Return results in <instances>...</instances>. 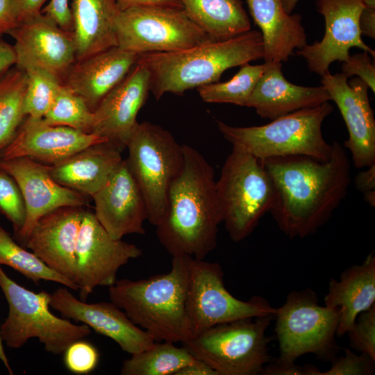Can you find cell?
Returning a JSON list of instances; mask_svg holds the SVG:
<instances>
[{
	"mask_svg": "<svg viewBox=\"0 0 375 375\" xmlns=\"http://www.w3.org/2000/svg\"><path fill=\"white\" fill-rule=\"evenodd\" d=\"M41 12L52 19L62 29L73 33V19L69 0H50Z\"/></svg>",
	"mask_w": 375,
	"mask_h": 375,
	"instance_id": "cell-41",
	"label": "cell"
},
{
	"mask_svg": "<svg viewBox=\"0 0 375 375\" xmlns=\"http://www.w3.org/2000/svg\"><path fill=\"white\" fill-rule=\"evenodd\" d=\"M19 23L15 0H0V37L8 34Z\"/></svg>",
	"mask_w": 375,
	"mask_h": 375,
	"instance_id": "cell-44",
	"label": "cell"
},
{
	"mask_svg": "<svg viewBox=\"0 0 375 375\" xmlns=\"http://www.w3.org/2000/svg\"><path fill=\"white\" fill-rule=\"evenodd\" d=\"M0 288L8 305V313L0 326L3 342L11 349L22 347L37 338L52 354H63L74 342L84 339L91 328L54 315L49 310L51 294L34 292L11 279L0 265Z\"/></svg>",
	"mask_w": 375,
	"mask_h": 375,
	"instance_id": "cell-7",
	"label": "cell"
},
{
	"mask_svg": "<svg viewBox=\"0 0 375 375\" xmlns=\"http://www.w3.org/2000/svg\"><path fill=\"white\" fill-rule=\"evenodd\" d=\"M139 54L114 47L76 60L62 82L94 112L102 99L128 74Z\"/></svg>",
	"mask_w": 375,
	"mask_h": 375,
	"instance_id": "cell-23",
	"label": "cell"
},
{
	"mask_svg": "<svg viewBox=\"0 0 375 375\" xmlns=\"http://www.w3.org/2000/svg\"><path fill=\"white\" fill-rule=\"evenodd\" d=\"M217 206L230 238L240 242L250 235L269 212L275 190L262 162L233 146L215 183Z\"/></svg>",
	"mask_w": 375,
	"mask_h": 375,
	"instance_id": "cell-6",
	"label": "cell"
},
{
	"mask_svg": "<svg viewBox=\"0 0 375 375\" xmlns=\"http://www.w3.org/2000/svg\"><path fill=\"white\" fill-rule=\"evenodd\" d=\"M188 16L214 40H226L251 30L242 0H180Z\"/></svg>",
	"mask_w": 375,
	"mask_h": 375,
	"instance_id": "cell-29",
	"label": "cell"
},
{
	"mask_svg": "<svg viewBox=\"0 0 375 375\" xmlns=\"http://www.w3.org/2000/svg\"><path fill=\"white\" fill-rule=\"evenodd\" d=\"M85 208L63 206L42 216L24 247L51 269L78 287L75 249Z\"/></svg>",
	"mask_w": 375,
	"mask_h": 375,
	"instance_id": "cell-20",
	"label": "cell"
},
{
	"mask_svg": "<svg viewBox=\"0 0 375 375\" xmlns=\"http://www.w3.org/2000/svg\"><path fill=\"white\" fill-rule=\"evenodd\" d=\"M261 33L249 30L226 40H209L185 49L139 54L149 74L150 92L157 99L219 82L229 68L263 58Z\"/></svg>",
	"mask_w": 375,
	"mask_h": 375,
	"instance_id": "cell-3",
	"label": "cell"
},
{
	"mask_svg": "<svg viewBox=\"0 0 375 375\" xmlns=\"http://www.w3.org/2000/svg\"><path fill=\"white\" fill-rule=\"evenodd\" d=\"M174 375H219L205 361L194 358L190 363L179 369Z\"/></svg>",
	"mask_w": 375,
	"mask_h": 375,
	"instance_id": "cell-47",
	"label": "cell"
},
{
	"mask_svg": "<svg viewBox=\"0 0 375 375\" xmlns=\"http://www.w3.org/2000/svg\"><path fill=\"white\" fill-rule=\"evenodd\" d=\"M326 161L306 156L261 160L275 190L270 210L278 227L290 238L315 233L344 199L351 183V165L344 147L334 142Z\"/></svg>",
	"mask_w": 375,
	"mask_h": 375,
	"instance_id": "cell-1",
	"label": "cell"
},
{
	"mask_svg": "<svg viewBox=\"0 0 375 375\" xmlns=\"http://www.w3.org/2000/svg\"><path fill=\"white\" fill-rule=\"evenodd\" d=\"M358 172L355 178L356 188L363 194L365 201L371 206H375V164Z\"/></svg>",
	"mask_w": 375,
	"mask_h": 375,
	"instance_id": "cell-43",
	"label": "cell"
},
{
	"mask_svg": "<svg viewBox=\"0 0 375 375\" xmlns=\"http://www.w3.org/2000/svg\"><path fill=\"white\" fill-rule=\"evenodd\" d=\"M342 73L348 78L356 76L362 79L374 92L375 91V65L372 57L365 51L362 53L349 55L348 58L342 62Z\"/></svg>",
	"mask_w": 375,
	"mask_h": 375,
	"instance_id": "cell-40",
	"label": "cell"
},
{
	"mask_svg": "<svg viewBox=\"0 0 375 375\" xmlns=\"http://www.w3.org/2000/svg\"><path fill=\"white\" fill-rule=\"evenodd\" d=\"M375 302V256L369 254L360 265L345 269L339 280L331 278L324 298L325 306L339 309L336 335L351 328L358 315Z\"/></svg>",
	"mask_w": 375,
	"mask_h": 375,
	"instance_id": "cell-27",
	"label": "cell"
},
{
	"mask_svg": "<svg viewBox=\"0 0 375 375\" xmlns=\"http://www.w3.org/2000/svg\"><path fill=\"white\" fill-rule=\"evenodd\" d=\"M339 315L338 308L319 305L311 289L290 292L275 315L277 360L292 363L306 353L331 360L339 349L335 340Z\"/></svg>",
	"mask_w": 375,
	"mask_h": 375,
	"instance_id": "cell-10",
	"label": "cell"
},
{
	"mask_svg": "<svg viewBox=\"0 0 375 375\" xmlns=\"http://www.w3.org/2000/svg\"><path fill=\"white\" fill-rule=\"evenodd\" d=\"M150 93L149 74L137 60L126 76L93 112L91 133L115 144L122 150L138 124L137 117Z\"/></svg>",
	"mask_w": 375,
	"mask_h": 375,
	"instance_id": "cell-19",
	"label": "cell"
},
{
	"mask_svg": "<svg viewBox=\"0 0 375 375\" xmlns=\"http://www.w3.org/2000/svg\"><path fill=\"white\" fill-rule=\"evenodd\" d=\"M276 310L260 296L247 301L235 298L224 286V272L219 263L192 258L186 312L192 337L219 324L275 315Z\"/></svg>",
	"mask_w": 375,
	"mask_h": 375,
	"instance_id": "cell-12",
	"label": "cell"
},
{
	"mask_svg": "<svg viewBox=\"0 0 375 375\" xmlns=\"http://www.w3.org/2000/svg\"><path fill=\"white\" fill-rule=\"evenodd\" d=\"M94 215L111 238L144 235L147 207L126 159L122 160L103 186L92 197Z\"/></svg>",
	"mask_w": 375,
	"mask_h": 375,
	"instance_id": "cell-21",
	"label": "cell"
},
{
	"mask_svg": "<svg viewBox=\"0 0 375 375\" xmlns=\"http://www.w3.org/2000/svg\"><path fill=\"white\" fill-rule=\"evenodd\" d=\"M16 56L13 46L0 37V78L15 65Z\"/></svg>",
	"mask_w": 375,
	"mask_h": 375,
	"instance_id": "cell-48",
	"label": "cell"
},
{
	"mask_svg": "<svg viewBox=\"0 0 375 375\" xmlns=\"http://www.w3.org/2000/svg\"><path fill=\"white\" fill-rule=\"evenodd\" d=\"M0 212L11 222L15 235H17L26 219L25 203L15 181L1 169Z\"/></svg>",
	"mask_w": 375,
	"mask_h": 375,
	"instance_id": "cell-36",
	"label": "cell"
},
{
	"mask_svg": "<svg viewBox=\"0 0 375 375\" xmlns=\"http://www.w3.org/2000/svg\"><path fill=\"white\" fill-rule=\"evenodd\" d=\"M0 169L15 181L24 201L26 219L15 235L24 247L33 226L44 215L63 206L87 205L85 195L58 183L51 176L48 165L30 158L0 159Z\"/></svg>",
	"mask_w": 375,
	"mask_h": 375,
	"instance_id": "cell-16",
	"label": "cell"
},
{
	"mask_svg": "<svg viewBox=\"0 0 375 375\" xmlns=\"http://www.w3.org/2000/svg\"><path fill=\"white\" fill-rule=\"evenodd\" d=\"M184 162L173 181L166 212L156 226L159 242L172 256L203 260L217 247L222 218L214 170L196 149L183 144Z\"/></svg>",
	"mask_w": 375,
	"mask_h": 375,
	"instance_id": "cell-2",
	"label": "cell"
},
{
	"mask_svg": "<svg viewBox=\"0 0 375 375\" xmlns=\"http://www.w3.org/2000/svg\"><path fill=\"white\" fill-rule=\"evenodd\" d=\"M76 60L117 47V0H72L70 6Z\"/></svg>",
	"mask_w": 375,
	"mask_h": 375,
	"instance_id": "cell-28",
	"label": "cell"
},
{
	"mask_svg": "<svg viewBox=\"0 0 375 375\" xmlns=\"http://www.w3.org/2000/svg\"><path fill=\"white\" fill-rule=\"evenodd\" d=\"M347 334L353 349L375 360V304L358 315Z\"/></svg>",
	"mask_w": 375,
	"mask_h": 375,
	"instance_id": "cell-37",
	"label": "cell"
},
{
	"mask_svg": "<svg viewBox=\"0 0 375 375\" xmlns=\"http://www.w3.org/2000/svg\"><path fill=\"white\" fill-rule=\"evenodd\" d=\"M115 30L117 47L137 54L179 51L212 39L183 8L167 6L119 10Z\"/></svg>",
	"mask_w": 375,
	"mask_h": 375,
	"instance_id": "cell-11",
	"label": "cell"
},
{
	"mask_svg": "<svg viewBox=\"0 0 375 375\" xmlns=\"http://www.w3.org/2000/svg\"><path fill=\"white\" fill-rule=\"evenodd\" d=\"M50 306L62 317L84 324L114 340L122 351L131 355L140 353L156 342L111 301L88 303L75 297L69 288L64 286L51 294Z\"/></svg>",
	"mask_w": 375,
	"mask_h": 375,
	"instance_id": "cell-18",
	"label": "cell"
},
{
	"mask_svg": "<svg viewBox=\"0 0 375 375\" xmlns=\"http://www.w3.org/2000/svg\"><path fill=\"white\" fill-rule=\"evenodd\" d=\"M76 261L79 298L86 301L98 286L113 285L118 270L142 255L136 245L115 240L94 212L85 210L76 241Z\"/></svg>",
	"mask_w": 375,
	"mask_h": 375,
	"instance_id": "cell-13",
	"label": "cell"
},
{
	"mask_svg": "<svg viewBox=\"0 0 375 375\" xmlns=\"http://www.w3.org/2000/svg\"><path fill=\"white\" fill-rule=\"evenodd\" d=\"M119 10L135 6H158L183 8L180 0H117Z\"/></svg>",
	"mask_w": 375,
	"mask_h": 375,
	"instance_id": "cell-46",
	"label": "cell"
},
{
	"mask_svg": "<svg viewBox=\"0 0 375 375\" xmlns=\"http://www.w3.org/2000/svg\"><path fill=\"white\" fill-rule=\"evenodd\" d=\"M330 99L337 105L347 126L349 137L344 143L358 169L375 164V119L367 85L360 78L348 81L342 72H327L321 79Z\"/></svg>",
	"mask_w": 375,
	"mask_h": 375,
	"instance_id": "cell-17",
	"label": "cell"
},
{
	"mask_svg": "<svg viewBox=\"0 0 375 375\" xmlns=\"http://www.w3.org/2000/svg\"><path fill=\"white\" fill-rule=\"evenodd\" d=\"M0 360L2 362V363L3 364L4 367H6V369H7L8 373L10 375H12L13 372H12V369L10 367L9 360H8V359L7 358V356H6L5 351H4V349H3V342L1 340V336H0Z\"/></svg>",
	"mask_w": 375,
	"mask_h": 375,
	"instance_id": "cell-50",
	"label": "cell"
},
{
	"mask_svg": "<svg viewBox=\"0 0 375 375\" xmlns=\"http://www.w3.org/2000/svg\"><path fill=\"white\" fill-rule=\"evenodd\" d=\"M107 139L64 126L51 125L42 118L27 117L0 159L28 157L40 162L58 163L82 149Z\"/></svg>",
	"mask_w": 375,
	"mask_h": 375,
	"instance_id": "cell-22",
	"label": "cell"
},
{
	"mask_svg": "<svg viewBox=\"0 0 375 375\" xmlns=\"http://www.w3.org/2000/svg\"><path fill=\"white\" fill-rule=\"evenodd\" d=\"M359 27L362 35L375 38V8L364 6L359 17Z\"/></svg>",
	"mask_w": 375,
	"mask_h": 375,
	"instance_id": "cell-49",
	"label": "cell"
},
{
	"mask_svg": "<svg viewBox=\"0 0 375 375\" xmlns=\"http://www.w3.org/2000/svg\"><path fill=\"white\" fill-rule=\"evenodd\" d=\"M365 7L375 8V0H362Z\"/></svg>",
	"mask_w": 375,
	"mask_h": 375,
	"instance_id": "cell-52",
	"label": "cell"
},
{
	"mask_svg": "<svg viewBox=\"0 0 375 375\" xmlns=\"http://www.w3.org/2000/svg\"><path fill=\"white\" fill-rule=\"evenodd\" d=\"M66 368L76 374H88L97 366L99 354L96 347L82 340L74 342L63 353Z\"/></svg>",
	"mask_w": 375,
	"mask_h": 375,
	"instance_id": "cell-38",
	"label": "cell"
},
{
	"mask_svg": "<svg viewBox=\"0 0 375 375\" xmlns=\"http://www.w3.org/2000/svg\"><path fill=\"white\" fill-rule=\"evenodd\" d=\"M8 34L15 40V66L23 71L40 67L63 81L76 60L73 33L42 12L20 22Z\"/></svg>",
	"mask_w": 375,
	"mask_h": 375,
	"instance_id": "cell-15",
	"label": "cell"
},
{
	"mask_svg": "<svg viewBox=\"0 0 375 375\" xmlns=\"http://www.w3.org/2000/svg\"><path fill=\"white\" fill-rule=\"evenodd\" d=\"M27 75L13 66L0 78V153L11 142L26 116Z\"/></svg>",
	"mask_w": 375,
	"mask_h": 375,
	"instance_id": "cell-31",
	"label": "cell"
},
{
	"mask_svg": "<svg viewBox=\"0 0 375 375\" xmlns=\"http://www.w3.org/2000/svg\"><path fill=\"white\" fill-rule=\"evenodd\" d=\"M266 67V62L256 65L246 63L240 66L238 72L230 80L207 84L197 89L205 102L247 106L249 98Z\"/></svg>",
	"mask_w": 375,
	"mask_h": 375,
	"instance_id": "cell-33",
	"label": "cell"
},
{
	"mask_svg": "<svg viewBox=\"0 0 375 375\" xmlns=\"http://www.w3.org/2000/svg\"><path fill=\"white\" fill-rule=\"evenodd\" d=\"M0 265L14 269L35 284L49 281L78 290L76 285L51 269L31 251L16 242L1 225Z\"/></svg>",
	"mask_w": 375,
	"mask_h": 375,
	"instance_id": "cell-32",
	"label": "cell"
},
{
	"mask_svg": "<svg viewBox=\"0 0 375 375\" xmlns=\"http://www.w3.org/2000/svg\"><path fill=\"white\" fill-rule=\"evenodd\" d=\"M42 119L51 125L67 126L91 133L93 112L81 96L62 83Z\"/></svg>",
	"mask_w": 375,
	"mask_h": 375,
	"instance_id": "cell-34",
	"label": "cell"
},
{
	"mask_svg": "<svg viewBox=\"0 0 375 375\" xmlns=\"http://www.w3.org/2000/svg\"><path fill=\"white\" fill-rule=\"evenodd\" d=\"M374 362L366 354L358 355L345 349V354L333 358L330 369L319 375H370L374 372Z\"/></svg>",
	"mask_w": 375,
	"mask_h": 375,
	"instance_id": "cell-39",
	"label": "cell"
},
{
	"mask_svg": "<svg viewBox=\"0 0 375 375\" xmlns=\"http://www.w3.org/2000/svg\"><path fill=\"white\" fill-rule=\"evenodd\" d=\"M275 315L239 319L212 326L183 342L219 375H257L269 362L266 331Z\"/></svg>",
	"mask_w": 375,
	"mask_h": 375,
	"instance_id": "cell-8",
	"label": "cell"
},
{
	"mask_svg": "<svg viewBox=\"0 0 375 375\" xmlns=\"http://www.w3.org/2000/svg\"><path fill=\"white\" fill-rule=\"evenodd\" d=\"M262 37L265 62L287 61L307 43L300 14H290L281 0H246Z\"/></svg>",
	"mask_w": 375,
	"mask_h": 375,
	"instance_id": "cell-26",
	"label": "cell"
},
{
	"mask_svg": "<svg viewBox=\"0 0 375 375\" xmlns=\"http://www.w3.org/2000/svg\"><path fill=\"white\" fill-rule=\"evenodd\" d=\"M266 63L247 103V107L253 108L260 117L273 120L331 101L322 85L308 87L293 84L285 78L281 62Z\"/></svg>",
	"mask_w": 375,
	"mask_h": 375,
	"instance_id": "cell-24",
	"label": "cell"
},
{
	"mask_svg": "<svg viewBox=\"0 0 375 375\" xmlns=\"http://www.w3.org/2000/svg\"><path fill=\"white\" fill-rule=\"evenodd\" d=\"M285 10L290 14L292 12L299 0H281Z\"/></svg>",
	"mask_w": 375,
	"mask_h": 375,
	"instance_id": "cell-51",
	"label": "cell"
},
{
	"mask_svg": "<svg viewBox=\"0 0 375 375\" xmlns=\"http://www.w3.org/2000/svg\"><path fill=\"white\" fill-rule=\"evenodd\" d=\"M126 359L121 368L122 375H174L195 358L183 346L174 342H155L151 347Z\"/></svg>",
	"mask_w": 375,
	"mask_h": 375,
	"instance_id": "cell-30",
	"label": "cell"
},
{
	"mask_svg": "<svg viewBox=\"0 0 375 375\" xmlns=\"http://www.w3.org/2000/svg\"><path fill=\"white\" fill-rule=\"evenodd\" d=\"M24 71L27 75L24 97L26 116L35 119L43 118L62 85V80L40 67H29Z\"/></svg>",
	"mask_w": 375,
	"mask_h": 375,
	"instance_id": "cell-35",
	"label": "cell"
},
{
	"mask_svg": "<svg viewBox=\"0 0 375 375\" xmlns=\"http://www.w3.org/2000/svg\"><path fill=\"white\" fill-rule=\"evenodd\" d=\"M192 257L172 256L169 272L146 279L117 280L108 287L110 301L156 342H184L192 337L186 299Z\"/></svg>",
	"mask_w": 375,
	"mask_h": 375,
	"instance_id": "cell-4",
	"label": "cell"
},
{
	"mask_svg": "<svg viewBox=\"0 0 375 375\" xmlns=\"http://www.w3.org/2000/svg\"><path fill=\"white\" fill-rule=\"evenodd\" d=\"M325 102L318 106L299 110L261 126H233L217 121V128L232 146H238L253 156L265 159L288 156H306L328 160L333 145L322 134V124L333 112Z\"/></svg>",
	"mask_w": 375,
	"mask_h": 375,
	"instance_id": "cell-5",
	"label": "cell"
},
{
	"mask_svg": "<svg viewBox=\"0 0 375 375\" xmlns=\"http://www.w3.org/2000/svg\"><path fill=\"white\" fill-rule=\"evenodd\" d=\"M363 8L362 0H316V9L324 18V35L321 41L295 51L311 72L323 76L332 62L345 61L353 47L374 58L375 51L362 40L359 27Z\"/></svg>",
	"mask_w": 375,
	"mask_h": 375,
	"instance_id": "cell-14",
	"label": "cell"
},
{
	"mask_svg": "<svg viewBox=\"0 0 375 375\" xmlns=\"http://www.w3.org/2000/svg\"><path fill=\"white\" fill-rule=\"evenodd\" d=\"M47 0H15L19 22L41 12Z\"/></svg>",
	"mask_w": 375,
	"mask_h": 375,
	"instance_id": "cell-45",
	"label": "cell"
},
{
	"mask_svg": "<svg viewBox=\"0 0 375 375\" xmlns=\"http://www.w3.org/2000/svg\"><path fill=\"white\" fill-rule=\"evenodd\" d=\"M122 151L110 141L102 142L89 146L58 163L49 165V172L61 185L92 197L123 160Z\"/></svg>",
	"mask_w": 375,
	"mask_h": 375,
	"instance_id": "cell-25",
	"label": "cell"
},
{
	"mask_svg": "<svg viewBox=\"0 0 375 375\" xmlns=\"http://www.w3.org/2000/svg\"><path fill=\"white\" fill-rule=\"evenodd\" d=\"M126 148V161L147 204V220L156 226L166 212L170 187L183 166V144L160 126L143 122L137 125Z\"/></svg>",
	"mask_w": 375,
	"mask_h": 375,
	"instance_id": "cell-9",
	"label": "cell"
},
{
	"mask_svg": "<svg viewBox=\"0 0 375 375\" xmlns=\"http://www.w3.org/2000/svg\"><path fill=\"white\" fill-rule=\"evenodd\" d=\"M321 371L313 365L300 366L294 362L285 363L276 360L266 365L262 375H319Z\"/></svg>",
	"mask_w": 375,
	"mask_h": 375,
	"instance_id": "cell-42",
	"label": "cell"
}]
</instances>
